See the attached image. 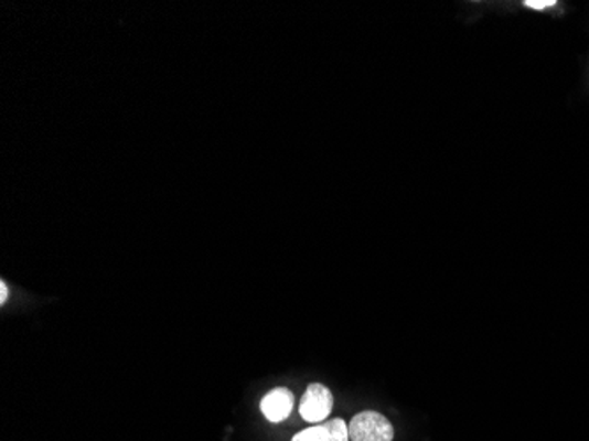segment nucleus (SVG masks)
Segmentation results:
<instances>
[{
    "label": "nucleus",
    "instance_id": "f03ea898",
    "mask_svg": "<svg viewBox=\"0 0 589 441\" xmlns=\"http://www.w3.org/2000/svg\"><path fill=\"white\" fill-rule=\"evenodd\" d=\"M332 408H334V396L330 392L329 387L311 384L303 392L299 410L306 422L321 423L329 417Z\"/></svg>",
    "mask_w": 589,
    "mask_h": 441
},
{
    "label": "nucleus",
    "instance_id": "39448f33",
    "mask_svg": "<svg viewBox=\"0 0 589 441\" xmlns=\"http://www.w3.org/2000/svg\"><path fill=\"white\" fill-rule=\"evenodd\" d=\"M524 6L529 9H537V11H542V9L553 8V6H556V0H526Z\"/></svg>",
    "mask_w": 589,
    "mask_h": 441
},
{
    "label": "nucleus",
    "instance_id": "7ed1b4c3",
    "mask_svg": "<svg viewBox=\"0 0 589 441\" xmlns=\"http://www.w3.org/2000/svg\"><path fill=\"white\" fill-rule=\"evenodd\" d=\"M294 396L290 388L278 387L270 390L267 396L261 399V413L265 415V419L272 423L282 422L290 417L293 411Z\"/></svg>",
    "mask_w": 589,
    "mask_h": 441
},
{
    "label": "nucleus",
    "instance_id": "20e7f679",
    "mask_svg": "<svg viewBox=\"0 0 589 441\" xmlns=\"http://www.w3.org/2000/svg\"><path fill=\"white\" fill-rule=\"evenodd\" d=\"M291 441H350V432L343 419H332L303 429Z\"/></svg>",
    "mask_w": 589,
    "mask_h": 441
},
{
    "label": "nucleus",
    "instance_id": "423d86ee",
    "mask_svg": "<svg viewBox=\"0 0 589 441\" xmlns=\"http://www.w3.org/2000/svg\"><path fill=\"white\" fill-rule=\"evenodd\" d=\"M9 288L6 281H0V304L4 305L8 302Z\"/></svg>",
    "mask_w": 589,
    "mask_h": 441
},
{
    "label": "nucleus",
    "instance_id": "f257e3e1",
    "mask_svg": "<svg viewBox=\"0 0 589 441\" xmlns=\"http://www.w3.org/2000/svg\"><path fill=\"white\" fill-rule=\"evenodd\" d=\"M352 441H392L394 428L385 415L378 411H361L347 426Z\"/></svg>",
    "mask_w": 589,
    "mask_h": 441
}]
</instances>
